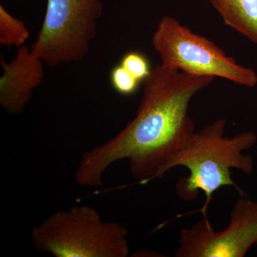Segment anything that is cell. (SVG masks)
<instances>
[{"mask_svg": "<svg viewBox=\"0 0 257 257\" xmlns=\"http://www.w3.org/2000/svg\"><path fill=\"white\" fill-rule=\"evenodd\" d=\"M214 77L192 75L156 65L143 82L136 116L119 134L84 154L74 178L79 185H103L106 171L120 160L130 162L140 184L160 179L161 172L195 133L189 104Z\"/></svg>", "mask_w": 257, "mask_h": 257, "instance_id": "6da1fadb", "label": "cell"}, {"mask_svg": "<svg viewBox=\"0 0 257 257\" xmlns=\"http://www.w3.org/2000/svg\"><path fill=\"white\" fill-rule=\"evenodd\" d=\"M226 121L218 119L195 132L188 143L164 167L162 179L167 172L177 167L189 170L187 177L179 179L176 192L184 202L195 200L199 193L205 194V202L199 210L207 216L208 207L213 194L225 187H232L244 194L234 183L231 169L250 175L253 170L252 156L243 155L256 143L257 137L252 132L237 134L232 138L224 137Z\"/></svg>", "mask_w": 257, "mask_h": 257, "instance_id": "7a4b0ae2", "label": "cell"}, {"mask_svg": "<svg viewBox=\"0 0 257 257\" xmlns=\"http://www.w3.org/2000/svg\"><path fill=\"white\" fill-rule=\"evenodd\" d=\"M128 230L104 221L94 208L74 206L57 211L32 230L37 249L55 257H126Z\"/></svg>", "mask_w": 257, "mask_h": 257, "instance_id": "3957f363", "label": "cell"}, {"mask_svg": "<svg viewBox=\"0 0 257 257\" xmlns=\"http://www.w3.org/2000/svg\"><path fill=\"white\" fill-rule=\"evenodd\" d=\"M152 44L160 56L161 64L172 70L219 77L246 87L257 84L253 69L238 64L214 42L194 33L172 17L161 19Z\"/></svg>", "mask_w": 257, "mask_h": 257, "instance_id": "277c9868", "label": "cell"}, {"mask_svg": "<svg viewBox=\"0 0 257 257\" xmlns=\"http://www.w3.org/2000/svg\"><path fill=\"white\" fill-rule=\"evenodd\" d=\"M102 13L100 0H47L32 52L50 67L84 60L97 35Z\"/></svg>", "mask_w": 257, "mask_h": 257, "instance_id": "5b68a950", "label": "cell"}, {"mask_svg": "<svg viewBox=\"0 0 257 257\" xmlns=\"http://www.w3.org/2000/svg\"><path fill=\"white\" fill-rule=\"evenodd\" d=\"M176 257H243L257 245V202L240 198L230 214L229 224L216 231L203 216L181 231Z\"/></svg>", "mask_w": 257, "mask_h": 257, "instance_id": "8992f818", "label": "cell"}, {"mask_svg": "<svg viewBox=\"0 0 257 257\" xmlns=\"http://www.w3.org/2000/svg\"><path fill=\"white\" fill-rule=\"evenodd\" d=\"M44 64L25 45L18 48L16 57L9 63L1 55L0 104L8 114H20L26 108L45 77Z\"/></svg>", "mask_w": 257, "mask_h": 257, "instance_id": "52a82bcc", "label": "cell"}, {"mask_svg": "<svg viewBox=\"0 0 257 257\" xmlns=\"http://www.w3.org/2000/svg\"><path fill=\"white\" fill-rule=\"evenodd\" d=\"M225 25L257 44V0H209Z\"/></svg>", "mask_w": 257, "mask_h": 257, "instance_id": "ba28073f", "label": "cell"}, {"mask_svg": "<svg viewBox=\"0 0 257 257\" xmlns=\"http://www.w3.org/2000/svg\"><path fill=\"white\" fill-rule=\"evenodd\" d=\"M30 35L26 25L10 14L3 5H0V44L19 48L25 45Z\"/></svg>", "mask_w": 257, "mask_h": 257, "instance_id": "9c48e42d", "label": "cell"}, {"mask_svg": "<svg viewBox=\"0 0 257 257\" xmlns=\"http://www.w3.org/2000/svg\"><path fill=\"white\" fill-rule=\"evenodd\" d=\"M111 87L118 94L124 96L133 95L137 92L141 82L132 75L122 65L119 64L111 69Z\"/></svg>", "mask_w": 257, "mask_h": 257, "instance_id": "30bf717a", "label": "cell"}, {"mask_svg": "<svg viewBox=\"0 0 257 257\" xmlns=\"http://www.w3.org/2000/svg\"><path fill=\"white\" fill-rule=\"evenodd\" d=\"M119 64L141 82H143L152 72L148 58L142 52L137 51L125 54Z\"/></svg>", "mask_w": 257, "mask_h": 257, "instance_id": "8fae6325", "label": "cell"}]
</instances>
